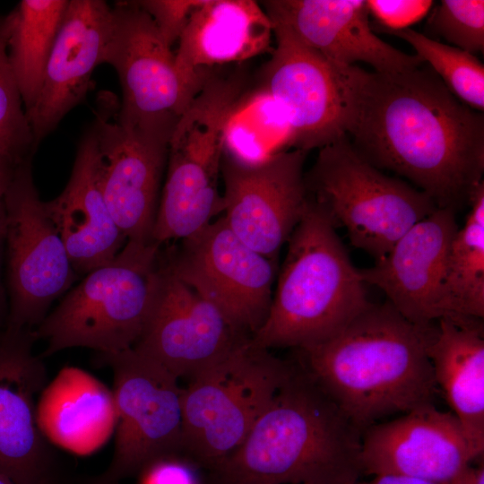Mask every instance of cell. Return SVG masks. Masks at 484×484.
I'll return each mask as SVG.
<instances>
[{
  "instance_id": "cell-1",
  "label": "cell",
  "mask_w": 484,
  "mask_h": 484,
  "mask_svg": "<svg viewBox=\"0 0 484 484\" xmlns=\"http://www.w3.org/2000/svg\"><path fill=\"white\" fill-rule=\"evenodd\" d=\"M378 169L427 194L439 208L469 205L483 182L484 118L421 65L396 73L355 67L347 135Z\"/></svg>"
},
{
  "instance_id": "cell-2",
  "label": "cell",
  "mask_w": 484,
  "mask_h": 484,
  "mask_svg": "<svg viewBox=\"0 0 484 484\" xmlns=\"http://www.w3.org/2000/svg\"><path fill=\"white\" fill-rule=\"evenodd\" d=\"M437 322L413 324L385 301L364 309L333 337L298 350V361L363 433L396 413L433 404L428 347Z\"/></svg>"
},
{
  "instance_id": "cell-3",
  "label": "cell",
  "mask_w": 484,
  "mask_h": 484,
  "mask_svg": "<svg viewBox=\"0 0 484 484\" xmlns=\"http://www.w3.org/2000/svg\"><path fill=\"white\" fill-rule=\"evenodd\" d=\"M362 432L298 360L241 445L203 484H352Z\"/></svg>"
},
{
  "instance_id": "cell-4",
  "label": "cell",
  "mask_w": 484,
  "mask_h": 484,
  "mask_svg": "<svg viewBox=\"0 0 484 484\" xmlns=\"http://www.w3.org/2000/svg\"><path fill=\"white\" fill-rule=\"evenodd\" d=\"M370 303L335 227L308 197L288 240L267 317L251 341L267 350L305 349L338 333Z\"/></svg>"
},
{
  "instance_id": "cell-5",
  "label": "cell",
  "mask_w": 484,
  "mask_h": 484,
  "mask_svg": "<svg viewBox=\"0 0 484 484\" xmlns=\"http://www.w3.org/2000/svg\"><path fill=\"white\" fill-rule=\"evenodd\" d=\"M246 90L243 69L213 71L178 118L169 141L153 243L192 237L222 212L219 182L226 131Z\"/></svg>"
},
{
  "instance_id": "cell-6",
  "label": "cell",
  "mask_w": 484,
  "mask_h": 484,
  "mask_svg": "<svg viewBox=\"0 0 484 484\" xmlns=\"http://www.w3.org/2000/svg\"><path fill=\"white\" fill-rule=\"evenodd\" d=\"M160 247L126 241L112 261L85 274L33 330L47 341L41 358L75 347L98 354L132 349L150 314Z\"/></svg>"
},
{
  "instance_id": "cell-7",
  "label": "cell",
  "mask_w": 484,
  "mask_h": 484,
  "mask_svg": "<svg viewBox=\"0 0 484 484\" xmlns=\"http://www.w3.org/2000/svg\"><path fill=\"white\" fill-rule=\"evenodd\" d=\"M305 182L335 229H345L350 243L376 261L437 208L427 194L367 161L348 136L319 149Z\"/></svg>"
},
{
  "instance_id": "cell-8",
  "label": "cell",
  "mask_w": 484,
  "mask_h": 484,
  "mask_svg": "<svg viewBox=\"0 0 484 484\" xmlns=\"http://www.w3.org/2000/svg\"><path fill=\"white\" fill-rule=\"evenodd\" d=\"M291 367L250 338L190 379L182 395L181 456L204 470L235 451Z\"/></svg>"
},
{
  "instance_id": "cell-9",
  "label": "cell",
  "mask_w": 484,
  "mask_h": 484,
  "mask_svg": "<svg viewBox=\"0 0 484 484\" xmlns=\"http://www.w3.org/2000/svg\"><path fill=\"white\" fill-rule=\"evenodd\" d=\"M31 158L20 163L4 196L6 329L33 331L77 280L65 246L35 186Z\"/></svg>"
},
{
  "instance_id": "cell-10",
  "label": "cell",
  "mask_w": 484,
  "mask_h": 484,
  "mask_svg": "<svg viewBox=\"0 0 484 484\" xmlns=\"http://www.w3.org/2000/svg\"><path fill=\"white\" fill-rule=\"evenodd\" d=\"M97 358L113 371L117 414L111 463L97 484H120L156 461L181 456L184 388L178 379L133 348Z\"/></svg>"
},
{
  "instance_id": "cell-11",
  "label": "cell",
  "mask_w": 484,
  "mask_h": 484,
  "mask_svg": "<svg viewBox=\"0 0 484 484\" xmlns=\"http://www.w3.org/2000/svg\"><path fill=\"white\" fill-rule=\"evenodd\" d=\"M111 13L102 64L112 65L120 82L122 102L117 119L170 138L200 90L183 79L175 53L136 1H118Z\"/></svg>"
},
{
  "instance_id": "cell-12",
  "label": "cell",
  "mask_w": 484,
  "mask_h": 484,
  "mask_svg": "<svg viewBox=\"0 0 484 484\" xmlns=\"http://www.w3.org/2000/svg\"><path fill=\"white\" fill-rule=\"evenodd\" d=\"M272 24L275 48L261 71L258 89L283 112L290 146L307 152L347 136L356 65L333 64L286 26Z\"/></svg>"
},
{
  "instance_id": "cell-13",
  "label": "cell",
  "mask_w": 484,
  "mask_h": 484,
  "mask_svg": "<svg viewBox=\"0 0 484 484\" xmlns=\"http://www.w3.org/2000/svg\"><path fill=\"white\" fill-rule=\"evenodd\" d=\"M170 271L251 338L267 317L276 260L249 247L221 215L165 254Z\"/></svg>"
},
{
  "instance_id": "cell-14",
  "label": "cell",
  "mask_w": 484,
  "mask_h": 484,
  "mask_svg": "<svg viewBox=\"0 0 484 484\" xmlns=\"http://www.w3.org/2000/svg\"><path fill=\"white\" fill-rule=\"evenodd\" d=\"M306 155L301 150H285L257 162L222 155V216L238 238L273 260L308 203Z\"/></svg>"
},
{
  "instance_id": "cell-15",
  "label": "cell",
  "mask_w": 484,
  "mask_h": 484,
  "mask_svg": "<svg viewBox=\"0 0 484 484\" xmlns=\"http://www.w3.org/2000/svg\"><path fill=\"white\" fill-rule=\"evenodd\" d=\"M248 339L177 277L161 252L150 314L133 349L178 380L192 379Z\"/></svg>"
},
{
  "instance_id": "cell-16",
  "label": "cell",
  "mask_w": 484,
  "mask_h": 484,
  "mask_svg": "<svg viewBox=\"0 0 484 484\" xmlns=\"http://www.w3.org/2000/svg\"><path fill=\"white\" fill-rule=\"evenodd\" d=\"M96 170L109 212L127 241L151 243L169 138L113 121L91 125Z\"/></svg>"
},
{
  "instance_id": "cell-17",
  "label": "cell",
  "mask_w": 484,
  "mask_h": 484,
  "mask_svg": "<svg viewBox=\"0 0 484 484\" xmlns=\"http://www.w3.org/2000/svg\"><path fill=\"white\" fill-rule=\"evenodd\" d=\"M477 458L458 419L434 404L375 423L361 437V467L367 475L450 483Z\"/></svg>"
},
{
  "instance_id": "cell-18",
  "label": "cell",
  "mask_w": 484,
  "mask_h": 484,
  "mask_svg": "<svg viewBox=\"0 0 484 484\" xmlns=\"http://www.w3.org/2000/svg\"><path fill=\"white\" fill-rule=\"evenodd\" d=\"M31 330L0 334V474L15 484H51L52 455L36 421V403L47 384Z\"/></svg>"
},
{
  "instance_id": "cell-19",
  "label": "cell",
  "mask_w": 484,
  "mask_h": 484,
  "mask_svg": "<svg viewBox=\"0 0 484 484\" xmlns=\"http://www.w3.org/2000/svg\"><path fill=\"white\" fill-rule=\"evenodd\" d=\"M458 228L455 212L437 207L373 266L359 269L363 281L381 290L386 301L413 324L427 325L446 318L444 276Z\"/></svg>"
},
{
  "instance_id": "cell-20",
  "label": "cell",
  "mask_w": 484,
  "mask_h": 484,
  "mask_svg": "<svg viewBox=\"0 0 484 484\" xmlns=\"http://www.w3.org/2000/svg\"><path fill=\"white\" fill-rule=\"evenodd\" d=\"M272 23L289 28L305 44L330 62L371 65L376 73H396L421 65L383 41L373 31L363 0H269L261 4Z\"/></svg>"
},
{
  "instance_id": "cell-21",
  "label": "cell",
  "mask_w": 484,
  "mask_h": 484,
  "mask_svg": "<svg viewBox=\"0 0 484 484\" xmlns=\"http://www.w3.org/2000/svg\"><path fill=\"white\" fill-rule=\"evenodd\" d=\"M111 6L103 0H69L33 107L26 112L35 150L85 98L102 57L111 26Z\"/></svg>"
},
{
  "instance_id": "cell-22",
  "label": "cell",
  "mask_w": 484,
  "mask_h": 484,
  "mask_svg": "<svg viewBox=\"0 0 484 484\" xmlns=\"http://www.w3.org/2000/svg\"><path fill=\"white\" fill-rule=\"evenodd\" d=\"M273 24L252 0H201L175 53L177 68L201 90L214 67L242 63L270 50Z\"/></svg>"
},
{
  "instance_id": "cell-23",
  "label": "cell",
  "mask_w": 484,
  "mask_h": 484,
  "mask_svg": "<svg viewBox=\"0 0 484 484\" xmlns=\"http://www.w3.org/2000/svg\"><path fill=\"white\" fill-rule=\"evenodd\" d=\"M44 205L78 275L109 263L126 243L99 186L91 126L80 142L66 186Z\"/></svg>"
},
{
  "instance_id": "cell-24",
  "label": "cell",
  "mask_w": 484,
  "mask_h": 484,
  "mask_svg": "<svg viewBox=\"0 0 484 484\" xmlns=\"http://www.w3.org/2000/svg\"><path fill=\"white\" fill-rule=\"evenodd\" d=\"M117 419L112 390L78 367L61 369L36 403V421L46 440L80 455L106 444Z\"/></svg>"
},
{
  "instance_id": "cell-25",
  "label": "cell",
  "mask_w": 484,
  "mask_h": 484,
  "mask_svg": "<svg viewBox=\"0 0 484 484\" xmlns=\"http://www.w3.org/2000/svg\"><path fill=\"white\" fill-rule=\"evenodd\" d=\"M436 385L480 458L484 452V330L481 319L437 321L428 347Z\"/></svg>"
},
{
  "instance_id": "cell-26",
  "label": "cell",
  "mask_w": 484,
  "mask_h": 484,
  "mask_svg": "<svg viewBox=\"0 0 484 484\" xmlns=\"http://www.w3.org/2000/svg\"><path fill=\"white\" fill-rule=\"evenodd\" d=\"M69 0H22L3 18L9 64L25 112L39 94Z\"/></svg>"
},
{
  "instance_id": "cell-27",
  "label": "cell",
  "mask_w": 484,
  "mask_h": 484,
  "mask_svg": "<svg viewBox=\"0 0 484 484\" xmlns=\"http://www.w3.org/2000/svg\"><path fill=\"white\" fill-rule=\"evenodd\" d=\"M464 224L447 254L443 284L446 318L484 316V183L474 190Z\"/></svg>"
},
{
  "instance_id": "cell-28",
  "label": "cell",
  "mask_w": 484,
  "mask_h": 484,
  "mask_svg": "<svg viewBox=\"0 0 484 484\" xmlns=\"http://www.w3.org/2000/svg\"><path fill=\"white\" fill-rule=\"evenodd\" d=\"M290 132L279 106L264 91H247L235 107L226 131L224 152L257 162L290 146Z\"/></svg>"
},
{
  "instance_id": "cell-29",
  "label": "cell",
  "mask_w": 484,
  "mask_h": 484,
  "mask_svg": "<svg viewBox=\"0 0 484 484\" xmlns=\"http://www.w3.org/2000/svg\"><path fill=\"white\" fill-rule=\"evenodd\" d=\"M407 41L448 90L471 108L484 109V66L473 55L407 28L385 30Z\"/></svg>"
},
{
  "instance_id": "cell-30",
  "label": "cell",
  "mask_w": 484,
  "mask_h": 484,
  "mask_svg": "<svg viewBox=\"0 0 484 484\" xmlns=\"http://www.w3.org/2000/svg\"><path fill=\"white\" fill-rule=\"evenodd\" d=\"M33 136L7 56L0 19V156L18 165L32 157Z\"/></svg>"
},
{
  "instance_id": "cell-31",
  "label": "cell",
  "mask_w": 484,
  "mask_h": 484,
  "mask_svg": "<svg viewBox=\"0 0 484 484\" xmlns=\"http://www.w3.org/2000/svg\"><path fill=\"white\" fill-rule=\"evenodd\" d=\"M429 30L462 50L484 48V1L443 0L428 22Z\"/></svg>"
},
{
  "instance_id": "cell-32",
  "label": "cell",
  "mask_w": 484,
  "mask_h": 484,
  "mask_svg": "<svg viewBox=\"0 0 484 484\" xmlns=\"http://www.w3.org/2000/svg\"><path fill=\"white\" fill-rule=\"evenodd\" d=\"M201 0H140L139 6L153 21L165 42L171 48L178 41L191 14Z\"/></svg>"
},
{
  "instance_id": "cell-33",
  "label": "cell",
  "mask_w": 484,
  "mask_h": 484,
  "mask_svg": "<svg viewBox=\"0 0 484 484\" xmlns=\"http://www.w3.org/2000/svg\"><path fill=\"white\" fill-rule=\"evenodd\" d=\"M372 14L384 30H398L409 28L422 19L433 2L428 0H369L366 1Z\"/></svg>"
},
{
  "instance_id": "cell-34",
  "label": "cell",
  "mask_w": 484,
  "mask_h": 484,
  "mask_svg": "<svg viewBox=\"0 0 484 484\" xmlns=\"http://www.w3.org/2000/svg\"><path fill=\"white\" fill-rule=\"evenodd\" d=\"M18 165L0 156V236L2 237L4 235L5 229L4 196Z\"/></svg>"
},
{
  "instance_id": "cell-35",
  "label": "cell",
  "mask_w": 484,
  "mask_h": 484,
  "mask_svg": "<svg viewBox=\"0 0 484 484\" xmlns=\"http://www.w3.org/2000/svg\"><path fill=\"white\" fill-rule=\"evenodd\" d=\"M352 484H449V483H435L419 480L416 478L394 475V474H380L375 475L370 480H358Z\"/></svg>"
},
{
  "instance_id": "cell-36",
  "label": "cell",
  "mask_w": 484,
  "mask_h": 484,
  "mask_svg": "<svg viewBox=\"0 0 484 484\" xmlns=\"http://www.w3.org/2000/svg\"><path fill=\"white\" fill-rule=\"evenodd\" d=\"M4 237L0 236V334L5 330L9 313L7 289L2 278V244Z\"/></svg>"
},
{
  "instance_id": "cell-37",
  "label": "cell",
  "mask_w": 484,
  "mask_h": 484,
  "mask_svg": "<svg viewBox=\"0 0 484 484\" xmlns=\"http://www.w3.org/2000/svg\"><path fill=\"white\" fill-rule=\"evenodd\" d=\"M449 484H484L483 462L476 468L471 465Z\"/></svg>"
},
{
  "instance_id": "cell-38",
  "label": "cell",
  "mask_w": 484,
  "mask_h": 484,
  "mask_svg": "<svg viewBox=\"0 0 484 484\" xmlns=\"http://www.w3.org/2000/svg\"><path fill=\"white\" fill-rule=\"evenodd\" d=\"M0 484H15L9 478L4 475L0 474Z\"/></svg>"
}]
</instances>
